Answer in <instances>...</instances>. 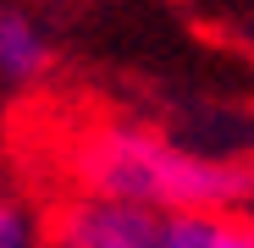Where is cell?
<instances>
[{
	"label": "cell",
	"instance_id": "7a4b0ae2",
	"mask_svg": "<svg viewBox=\"0 0 254 248\" xmlns=\"http://www.w3.org/2000/svg\"><path fill=\"white\" fill-rule=\"evenodd\" d=\"M160 215L127 198L105 193H66L45 215V243L50 248H155Z\"/></svg>",
	"mask_w": 254,
	"mask_h": 248
},
{
	"label": "cell",
	"instance_id": "277c9868",
	"mask_svg": "<svg viewBox=\"0 0 254 248\" xmlns=\"http://www.w3.org/2000/svg\"><path fill=\"white\" fill-rule=\"evenodd\" d=\"M155 248H254V221L238 210H183L160 215Z\"/></svg>",
	"mask_w": 254,
	"mask_h": 248
},
{
	"label": "cell",
	"instance_id": "6da1fadb",
	"mask_svg": "<svg viewBox=\"0 0 254 248\" xmlns=\"http://www.w3.org/2000/svg\"><path fill=\"white\" fill-rule=\"evenodd\" d=\"M72 171L83 193H105L144 204L155 215H183V210H238L254 193V171L232 160L193 154L155 127L138 121H105L83 133L72 149Z\"/></svg>",
	"mask_w": 254,
	"mask_h": 248
},
{
	"label": "cell",
	"instance_id": "3957f363",
	"mask_svg": "<svg viewBox=\"0 0 254 248\" xmlns=\"http://www.w3.org/2000/svg\"><path fill=\"white\" fill-rule=\"evenodd\" d=\"M50 66H56V50H50L45 22L22 6H6L0 11V83L33 89V83L50 77Z\"/></svg>",
	"mask_w": 254,
	"mask_h": 248
},
{
	"label": "cell",
	"instance_id": "5b68a950",
	"mask_svg": "<svg viewBox=\"0 0 254 248\" xmlns=\"http://www.w3.org/2000/svg\"><path fill=\"white\" fill-rule=\"evenodd\" d=\"M0 248H50L45 210H33L22 193H6V188H0Z\"/></svg>",
	"mask_w": 254,
	"mask_h": 248
}]
</instances>
